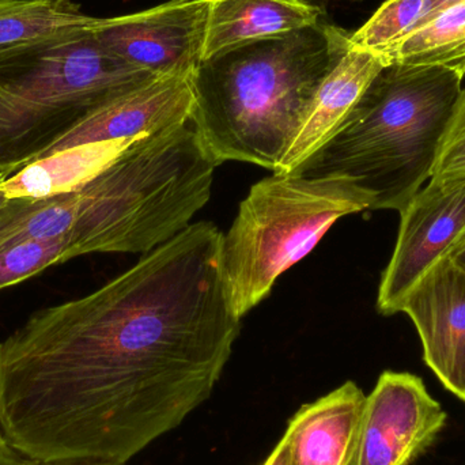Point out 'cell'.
<instances>
[{
    "label": "cell",
    "mask_w": 465,
    "mask_h": 465,
    "mask_svg": "<svg viewBox=\"0 0 465 465\" xmlns=\"http://www.w3.org/2000/svg\"><path fill=\"white\" fill-rule=\"evenodd\" d=\"M223 232L196 223L0 343V423L40 463L125 465L214 392L241 331Z\"/></svg>",
    "instance_id": "obj_1"
},
{
    "label": "cell",
    "mask_w": 465,
    "mask_h": 465,
    "mask_svg": "<svg viewBox=\"0 0 465 465\" xmlns=\"http://www.w3.org/2000/svg\"><path fill=\"white\" fill-rule=\"evenodd\" d=\"M351 33L322 19L203 60L193 71V124L210 160L276 171Z\"/></svg>",
    "instance_id": "obj_2"
},
{
    "label": "cell",
    "mask_w": 465,
    "mask_h": 465,
    "mask_svg": "<svg viewBox=\"0 0 465 465\" xmlns=\"http://www.w3.org/2000/svg\"><path fill=\"white\" fill-rule=\"evenodd\" d=\"M463 75L441 65L387 64L335 135L297 172L341 176L401 213L430 180Z\"/></svg>",
    "instance_id": "obj_3"
},
{
    "label": "cell",
    "mask_w": 465,
    "mask_h": 465,
    "mask_svg": "<svg viewBox=\"0 0 465 465\" xmlns=\"http://www.w3.org/2000/svg\"><path fill=\"white\" fill-rule=\"evenodd\" d=\"M154 78L105 51L90 27L0 54V176L35 163L101 104Z\"/></svg>",
    "instance_id": "obj_4"
},
{
    "label": "cell",
    "mask_w": 465,
    "mask_h": 465,
    "mask_svg": "<svg viewBox=\"0 0 465 465\" xmlns=\"http://www.w3.org/2000/svg\"><path fill=\"white\" fill-rule=\"evenodd\" d=\"M373 204V195L341 176L273 173L256 183L221 242V271L235 317L242 320L265 300L341 218L371 212Z\"/></svg>",
    "instance_id": "obj_5"
},
{
    "label": "cell",
    "mask_w": 465,
    "mask_h": 465,
    "mask_svg": "<svg viewBox=\"0 0 465 465\" xmlns=\"http://www.w3.org/2000/svg\"><path fill=\"white\" fill-rule=\"evenodd\" d=\"M210 0H169L114 18H94L105 51L153 76L193 75L203 59Z\"/></svg>",
    "instance_id": "obj_6"
},
{
    "label": "cell",
    "mask_w": 465,
    "mask_h": 465,
    "mask_svg": "<svg viewBox=\"0 0 465 465\" xmlns=\"http://www.w3.org/2000/svg\"><path fill=\"white\" fill-rule=\"evenodd\" d=\"M465 229V173L433 176L401 212L395 251L382 273L377 311L399 313L407 294Z\"/></svg>",
    "instance_id": "obj_7"
},
{
    "label": "cell",
    "mask_w": 465,
    "mask_h": 465,
    "mask_svg": "<svg viewBox=\"0 0 465 465\" xmlns=\"http://www.w3.org/2000/svg\"><path fill=\"white\" fill-rule=\"evenodd\" d=\"M447 420L420 377L384 371L366 396L352 465H411L436 442Z\"/></svg>",
    "instance_id": "obj_8"
},
{
    "label": "cell",
    "mask_w": 465,
    "mask_h": 465,
    "mask_svg": "<svg viewBox=\"0 0 465 465\" xmlns=\"http://www.w3.org/2000/svg\"><path fill=\"white\" fill-rule=\"evenodd\" d=\"M191 76H157L111 98L82 117L35 161L78 147L139 141L191 123L195 108Z\"/></svg>",
    "instance_id": "obj_9"
},
{
    "label": "cell",
    "mask_w": 465,
    "mask_h": 465,
    "mask_svg": "<svg viewBox=\"0 0 465 465\" xmlns=\"http://www.w3.org/2000/svg\"><path fill=\"white\" fill-rule=\"evenodd\" d=\"M401 312L417 327L423 360L465 403V271L447 256L407 294Z\"/></svg>",
    "instance_id": "obj_10"
},
{
    "label": "cell",
    "mask_w": 465,
    "mask_h": 465,
    "mask_svg": "<svg viewBox=\"0 0 465 465\" xmlns=\"http://www.w3.org/2000/svg\"><path fill=\"white\" fill-rule=\"evenodd\" d=\"M384 67V60L379 54L350 46L320 84L273 173H297L335 135Z\"/></svg>",
    "instance_id": "obj_11"
},
{
    "label": "cell",
    "mask_w": 465,
    "mask_h": 465,
    "mask_svg": "<svg viewBox=\"0 0 465 465\" xmlns=\"http://www.w3.org/2000/svg\"><path fill=\"white\" fill-rule=\"evenodd\" d=\"M366 395L346 381L301 407L282 439L289 465H352Z\"/></svg>",
    "instance_id": "obj_12"
},
{
    "label": "cell",
    "mask_w": 465,
    "mask_h": 465,
    "mask_svg": "<svg viewBox=\"0 0 465 465\" xmlns=\"http://www.w3.org/2000/svg\"><path fill=\"white\" fill-rule=\"evenodd\" d=\"M324 19L306 0H210L202 62L252 41L289 35Z\"/></svg>",
    "instance_id": "obj_13"
},
{
    "label": "cell",
    "mask_w": 465,
    "mask_h": 465,
    "mask_svg": "<svg viewBox=\"0 0 465 465\" xmlns=\"http://www.w3.org/2000/svg\"><path fill=\"white\" fill-rule=\"evenodd\" d=\"M135 142V141H134ZM133 142L94 144L35 161L0 183L5 199H40L73 190Z\"/></svg>",
    "instance_id": "obj_14"
},
{
    "label": "cell",
    "mask_w": 465,
    "mask_h": 465,
    "mask_svg": "<svg viewBox=\"0 0 465 465\" xmlns=\"http://www.w3.org/2000/svg\"><path fill=\"white\" fill-rule=\"evenodd\" d=\"M93 21L73 0H0V54L76 35Z\"/></svg>",
    "instance_id": "obj_15"
},
{
    "label": "cell",
    "mask_w": 465,
    "mask_h": 465,
    "mask_svg": "<svg viewBox=\"0 0 465 465\" xmlns=\"http://www.w3.org/2000/svg\"><path fill=\"white\" fill-rule=\"evenodd\" d=\"M381 59L385 65H441L465 76V0L442 8Z\"/></svg>",
    "instance_id": "obj_16"
},
{
    "label": "cell",
    "mask_w": 465,
    "mask_h": 465,
    "mask_svg": "<svg viewBox=\"0 0 465 465\" xmlns=\"http://www.w3.org/2000/svg\"><path fill=\"white\" fill-rule=\"evenodd\" d=\"M437 13L440 8L436 0H387L363 26L350 35V46L381 56Z\"/></svg>",
    "instance_id": "obj_17"
},
{
    "label": "cell",
    "mask_w": 465,
    "mask_h": 465,
    "mask_svg": "<svg viewBox=\"0 0 465 465\" xmlns=\"http://www.w3.org/2000/svg\"><path fill=\"white\" fill-rule=\"evenodd\" d=\"M68 260V237L27 240L0 248V290Z\"/></svg>",
    "instance_id": "obj_18"
},
{
    "label": "cell",
    "mask_w": 465,
    "mask_h": 465,
    "mask_svg": "<svg viewBox=\"0 0 465 465\" xmlns=\"http://www.w3.org/2000/svg\"><path fill=\"white\" fill-rule=\"evenodd\" d=\"M463 173H465V89L461 90L453 109L431 177Z\"/></svg>",
    "instance_id": "obj_19"
},
{
    "label": "cell",
    "mask_w": 465,
    "mask_h": 465,
    "mask_svg": "<svg viewBox=\"0 0 465 465\" xmlns=\"http://www.w3.org/2000/svg\"><path fill=\"white\" fill-rule=\"evenodd\" d=\"M35 460L22 456L18 450H14L13 445L8 442L7 437L0 423V465H35Z\"/></svg>",
    "instance_id": "obj_20"
},
{
    "label": "cell",
    "mask_w": 465,
    "mask_h": 465,
    "mask_svg": "<svg viewBox=\"0 0 465 465\" xmlns=\"http://www.w3.org/2000/svg\"><path fill=\"white\" fill-rule=\"evenodd\" d=\"M447 257L465 271V229L450 246Z\"/></svg>",
    "instance_id": "obj_21"
},
{
    "label": "cell",
    "mask_w": 465,
    "mask_h": 465,
    "mask_svg": "<svg viewBox=\"0 0 465 465\" xmlns=\"http://www.w3.org/2000/svg\"><path fill=\"white\" fill-rule=\"evenodd\" d=\"M260 465H289V461H287L286 442H284L283 439H281V441L276 444L270 456Z\"/></svg>",
    "instance_id": "obj_22"
},
{
    "label": "cell",
    "mask_w": 465,
    "mask_h": 465,
    "mask_svg": "<svg viewBox=\"0 0 465 465\" xmlns=\"http://www.w3.org/2000/svg\"><path fill=\"white\" fill-rule=\"evenodd\" d=\"M306 2L311 3V5H319V7L324 8L325 5H330V3L360 2V0H306Z\"/></svg>",
    "instance_id": "obj_23"
},
{
    "label": "cell",
    "mask_w": 465,
    "mask_h": 465,
    "mask_svg": "<svg viewBox=\"0 0 465 465\" xmlns=\"http://www.w3.org/2000/svg\"><path fill=\"white\" fill-rule=\"evenodd\" d=\"M461 2V0H436L437 5H439L440 11L442 8L450 7V5H456V3Z\"/></svg>",
    "instance_id": "obj_24"
},
{
    "label": "cell",
    "mask_w": 465,
    "mask_h": 465,
    "mask_svg": "<svg viewBox=\"0 0 465 465\" xmlns=\"http://www.w3.org/2000/svg\"><path fill=\"white\" fill-rule=\"evenodd\" d=\"M35 465H119V464H101V463H40L37 461Z\"/></svg>",
    "instance_id": "obj_25"
},
{
    "label": "cell",
    "mask_w": 465,
    "mask_h": 465,
    "mask_svg": "<svg viewBox=\"0 0 465 465\" xmlns=\"http://www.w3.org/2000/svg\"><path fill=\"white\" fill-rule=\"evenodd\" d=\"M8 176H10V174H8ZM8 176H0V183L3 182V180L5 179V177H8ZM3 202H5V198H3L2 195H0V206H2L3 204Z\"/></svg>",
    "instance_id": "obj_26"
}]
</instances>
